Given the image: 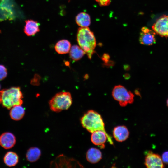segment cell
<instances>
[{
	"label": "cell",
	"instance_id": "6da1fadb",
	"mask_svg": "<svg viewBox=\"0 0 168 168\" xmlns=\"http://www.w3.org/2000/svg\"><path fill=\"white\" fill-rule=\"evenodd\" d=\"M77 40L79 46L86 54L88 58L91 59L96 45L93 32L88 27H81L78 30Z\"/></svg>",
	"mask_w": 168,
	"mask_h": 168
},
{
	"label": "cell",
	"instance_id": "7a4b0ae2",
	"mask_svg": "<svg viewBox=\"0 0 168 168\" xmlns=\"http://www.w3.org/2000/svg\"><path fill=\"white\" fill-rule=\"evenodd\" d=\"M23 98L22 93L19 87H12L0 90V104L8 109L16 105H21Z\"/></svg>",
	"mask_w": 168,
	"mask_h": 168
},
{
	"label": "cell",
	"instance_id": "3957f363",
	"mask_svg": "<svg viewBox=\"0 0 168 168\" xmlns=\"http://www.w3.org/2000/svg\"><path fill=\"white\" fill-rule=\"evenodd\" d=\"M80 122L82 126L91 133L98 130L107 133L101 116L94 110H89L84 114L81 118Z\"/></svg>",
	"mask_w": 168,
	"mask_h": 168
},
{
	"label": "cell",
	"instance_id": "277c9868",
	"mask_svg": "<svg viewBox=\"0 0 168 168\" xmlns=\"http://www.w3.org/2000/svg\"><path fill=\"white\" fill-rule=\"evenodd\" d=\"M72 102L70 93L61 92L56 94L49 100V105L51 110L56 112L68 109Z\"/></svg>",
	"mask_w": 168,
	"mask_h": 168
},
{
	"label": "cell",
	"instance_id": "5b68a950",
	"mask_svg": "<svg viewBox=\"0 0 168 168\" xmlns=\"http://www.w3.org/2000/svg\"><path fill=\"white\" fill-rule=\"evenodd\" d=\"M112 96L122 107H124L128 104L132 103L134 101V95L133 94L121 85L114 86L112 91Z\"/></svg>",
	"mask_w": 168,
	"mask_h": 168
},
{
	"label": "cell",
	"instance_id": "8992f818",
	"mask_svg": "<svg viewBox=\"0 0 168 168\" xmlns=\"http://www.w3.org/2000/svg\"><path fill=\"white\" fill-rule=\"evenodd\" d=\"M107 140L111 145H114L112 137L104 132L98 130L91 133V141L94 145L98 146L100 148L105 147V143Z\"/></svg>",
	"mask_w": 168,
	"mask_h": 168
},
{
	"label": "cell",
	"instance_id": "52a82bcc",
	"mask_svg": "<svg viewBox=\"0 0 168 168\" xmlns=\"http://www.w3.org/2000/svg\"><path fill=\"white\" fill-rule=\"evenodd\" d=\"M152 28L161 36L168 38V15H163L160 17L153 24Z\"/></svg>",
	"mask_w": 168,
	"mask_h": 168
},
{
	"label": "cell",
	"instance_id": "ba28073f",
	"mask_svg": "<svg viewBox=\"0 0 168 168\" xmlns=\"http://www.w3.org/2000/svg\"><path fill=\"white\" fill-rule=\"evenodd\" d=\"M145 164L148 168H162L164 167L163 161L160 156L151 151H149L146 153Z\"/></svg>",
	"mask_w": 168,
	"mask_h": 168
},
{
	"label": "cell",
	"instance_id": "9c48e42d",
	"mask_svg": "<svg viewBox=\"0 0 168 168\" xmlns=\"http://www.w3.org/2000/svg\"><path fill=\"white\" fill-rule=\"evenodd\" d=\"M156 33L146 27H142L141 29L139 41L142 44L150 45L155 44L156 42L155 35Z\"/></svg>",
	"mask_w": 168,
	"mask_h": 168
},
{
	"label": "cell",
	"instance_id": "30bf717a",
	"mask_svg": "<svg viewBox=\"0 0 168 168\" xmlns=\"http://www.w3.org/2000/svg\"><path fill=\"white\" fill-rule=\"evenodd\" d=\"M16 143V137L11 133L5 132L0 136V145L5 149H8L12 148Z\"/></svg>",
	"mask_w": 168,
	"mask_h": 168
},
{
	"label": "cell",
	"instance_id": "8fae6325",
	"mask_svg": "<svg viewBox=\"0 0 168 168\" xmlns=\"http://www.w3.org/2000/svg\"><path fill=\"white\" fill-rule=\"evenodd\" d=\"M113 136L115 139L118 142H122L128 138L129 132L125 126L120 125L115 127L113 131Z\"/></svg>",
	"mask_w": 168,
	"mask_h": 168
},
{
	"label": "cell",
	"instance_id": "7c38bea8",
	"mask_svg": "<svg viewBox=\"0 0 168 168\" xmlns=\"http://www.w3.org/2000/svg\"><path fill=\"white\" fill-rule=\"evenodd\" d=\"M25 22L24 31L27 36L34 35L40 31L39 24L37 21L28 20L26 21Z\"/></svg>",
	"mask_w": 168,
	"mask_h": 168
},
{
	"label": "cell",
	"instance_id": "4fadbf2b",
	"mask_svg": "<svg viewBox=\"0 0 168 168\" xmlns=\"http://www.w3.org/2000/svg\"><path fill=\"white\" fill-rule=\"evenodd\" d=\"M87 160L90 163H96L99 162L102 158V154L98 149L91 148L88 149L86 154Z\"/></svg>",
	"mask_w": 168,
	"mask_h": 168
},
{
	"label": "cell",
	"instance_id": "5bb4252c",
	"mask_svg": "<svg viewBox=\"0 0 168 168\" xmlns=\"http://www.w3.org/2000/svg\"><path fill=\"white\" fill-rule=\"evenodd\" d=\"M71 47L70 42L67 40L63 39L58 41L56 43L54 48L58 54H64L69 52Z\"/></svg>",
	"mask_w": 168,
	"mask_h": 168
},
{
	"label": "cell",
	"instance_id": "9a60e30c",
	"mask_svg": "<svg viewBox=\"0 0 168 168\" xmlns=\"http://www.w3.org/2000/svg\"><path fill=\"white\" fill-rule=\"evenodd\" d=\"M25 114V109L21 105H16L10 109L9 114L11 118L15 121L21 119Z\"/></svg>",
	"mask_w": 168,
	"mask_h": 168
},
{
	"label": "cell",
	"instance_id": "2e32d148",
	"mask_svg": "<svg viewBox=\"0 0 168 168\" xmlns=\"http://www.w3.org/2000/svg\"><path fill=\"white\" fill-rule=\"evenodd\" d=\"M41 155V151L39 148L36 147H32L29 148L27 151L26 157L28 161L33 162L37 161Z\"/></svg>",
	"mask_w": 168,
	"mask_h": 168
},
{
	"label": "cell",
	"instance_id": "e0dca14e",
	"mask_svg": "<svg viewBox=\"0 0 168 168\" xmlns=\"http://www.w3.org/2000/svg\"><path fill=\"white\" fill-rule=\"evenodd\" d=\"M13 19V13L9 7L2 2L0 3V21Z\"/></svg>",
	"mask_w": 168,
	"mask_h": 168
},
{
	"label": "cell",
	"instance_id": "ac0fdd59",
	"mask_svg": "<svg viewBox=\"0 0 168 168\" xmlns=\"http://www.w3.org/2000/svg\"><path fill=\"white\" fill-rule=\"evenodd\" d=\"M76 21L81 27H88L91 24L90 16L86 12H80L76 16Z\"/></svg>",
	"mask_w": 168,
	"mask_h": 168
},
{
	"label": "cell",
	"instance_id": "d6986e66",
	"mask_svg": "<svg viewBox=\"0 0 168 168\" xmlns=\"http://www.w3.org/2000/svg\"><path fill=\"white\" fill-rule=\"evenodd\" d=\"M3 161L5 164L9 167L15 166L18 162L19 157L16 153L9 152L5 155Z\"/></svg>",
	"mask_w": 168,
	"mask_h": 168
},
{
	"label": "cell",
	"instance_id": "ffe728a7",
	"mask_svg": "<svg viewBox=\"0 0 168 168\" xmlns=\"http://www.w3.org/2000/svg\"><path fill=\"white\" fill-rule=\"evenodd\" d=\"M85 53V52L80 46L74 45L71 48L69 56L71 59L77 61L81 59Z\"/></svg>",
	"mask_w": 168,
	"mask_h": 168
},
{
	"label": "cell",
	"instance_id": "44dd1931",
	"mask_svg": "<svg viewBox=\"0 0 168 168\" xmlns=\"http://www.w3.org/2000/svg\"><path fill=\"white\" fill-rule=\"evenodd\" d=\"M7 70L3 65H0V80H3L7 75Z\"/></svg>",
	"mask_w": 168,
	"mask_h": 168
},
{
	"label": "cell",
	"instance_id": "7402d4cb",
	"mask_svg": "<svg viewBox=\"0 0 168 168\" xmlns=\"http://www.w3.org/2000/svg\"><path fill=\"white\" fill-rule=\"evenodd\" d=\"M101 6L109 5L110 3V0H95Z\"/></svg>",
	"mask_w": 168,
	"mask_h": 168
},
{
	"label": "cell",
	"instance_id": "603a6c76",
	"mask_svg": "<svg viewBox=\"0 0 168 168\" xmlns=\"http://www.w3.org/2000/svg\"><path fill=\"white\" fill-rule=\"evenodd\" d=\"M162 159L164 162L168 164V151L163 153L162 155Z\"/></svg>",
	"mask_w": 168,
	"mask_h": 168
},
{
	"label": "cell",
	"instance_id": "cb8c5ba5",
	"mask_svg": "<svg viewBox=\"0 0 168 168\" xmlns=\"http://www.w3.org/2000/svg\"><path fill=\"white\" fill-rule=\"evenodd\" d=\"M101 58L105 63L106 64L109 61L110 56L108 54L105 53L103 54Z\"/></svg>",
	"mask_w": 168,
	"mask_h": 168
},
{
	"label": "cell",
	"instance_id": "d4e9b609",
	"mask_svg": "<svg viewBox=\"0 0 168 168\" xmlns=\"http://www.w3.org/2000/svg\"><path fill=\"white\" fill-rule=\"evenodd\" d=\"M124 77H125V78H126L127 77V78H129V77L130 76L128 75V74H125Z\"/></svg>",
	"mask_w": 168,
	"mask_h": 168
},
{
	"label": "cell",
	"instance_id": "484cf974",
	"mask_svg": "<svg viewBox=\"0 0 168 168\" xmlns=\"http://www.w3.org/2000/svg\"><path fill=\"white\" fill-rule=\"evenodd\" d=\"M167 106H168V99L167 101Z\"/></svg>",
	"mask_w": 168,
	"mask_h": 168
},
{
	"label": "cell",
	"instance_id": "4316f807",
	"mask_svg": "<svg viewBox=\"0 0 168 168\" xmlns=\"http://www.w3.org/2000/svg\"><path fill=\"white\" fill-rule=\"evenodd\" d=\"M0 88H1V86H0Z\"/></svg>",
	"mask_w": 168,
	"mask_h": 168
}]
</instances>
